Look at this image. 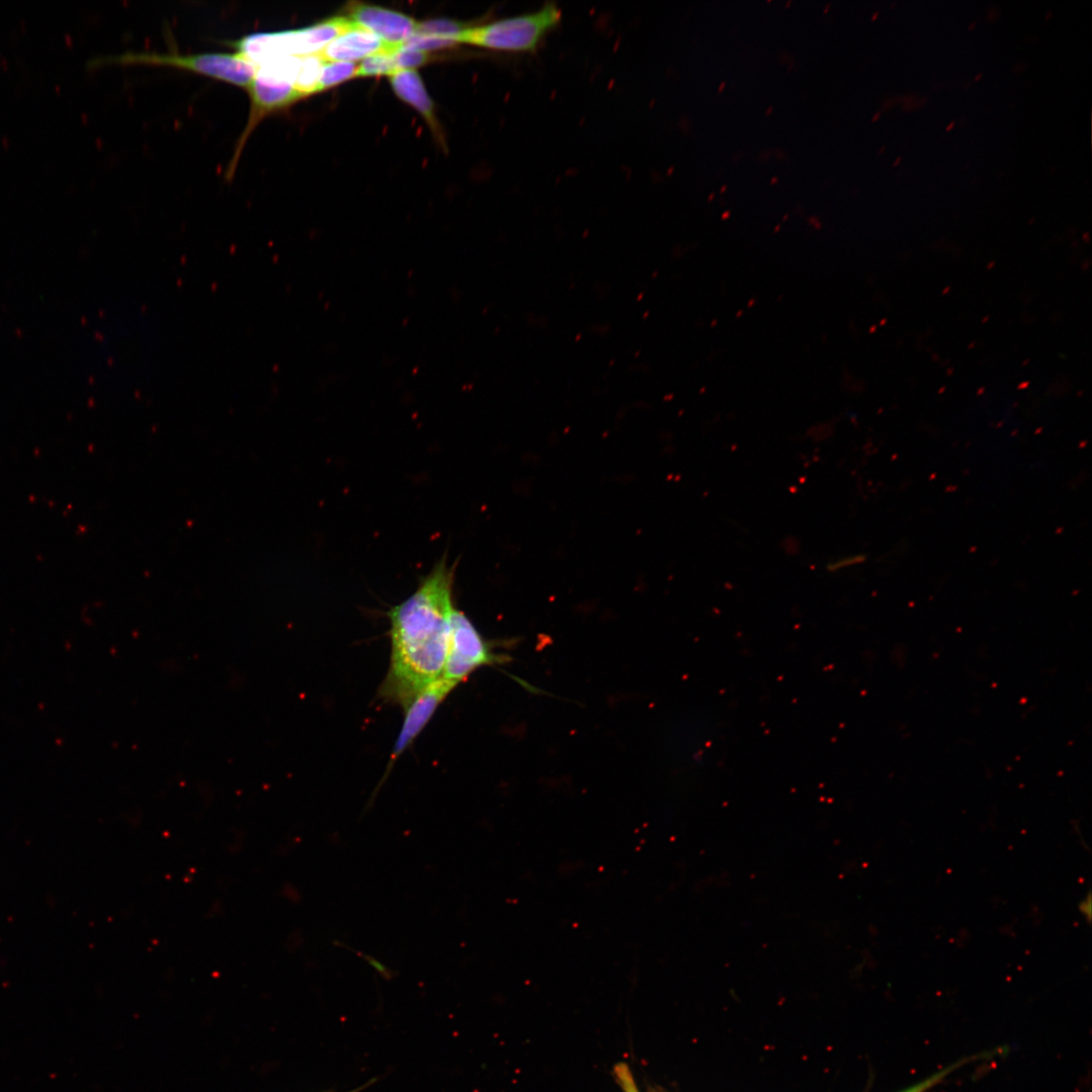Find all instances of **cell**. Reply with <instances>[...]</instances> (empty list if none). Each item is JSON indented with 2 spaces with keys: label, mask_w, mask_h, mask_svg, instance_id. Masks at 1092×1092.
<instances>
[{
  "label": "cell",
  "mask_w": 1092,
  "mask_h": 1092,
  "mask_svg": "<svg viewBox=\"0 0 1092 1092\" xmlns=\"http://www.w3.org/2000/svg\"><path fill=\"white\" fill-rule=\"evenodd\" d=\"M466 27L454 20L438 18L418 22L415 33L450 39L458 43V36Z\"/></svg>",
  "instance_id": "cell-13"
},
{
  "label": "cell",
  "mask_w": 1092,
  "mask_h": 1092,
  "mask_svg": "<svg viewBox=\"0 0 1092 1092\" xmlns=\"http://www.w3.org/2000/svg\"><path fill=\"white\" fill-rule=\"evenodd\" d=\"M393 59L398 71L413 70L426 64L429 61V55L427 52L402 44L394 50Z\"/></svg>",
  "instance_id": "cell-14"
},
{
  "label": "cell",
  "mask_w": 1092,
  "mask_h": 1092,
  "mask_svg": "<svg viewBox=\"0 0 1092 1092\" xmlns=\"http://www.w3.org/2000/svg\"><path fill=\"white\" fill-rule=\"evenodd\" d=\"M725 188H726V185H724V186H723V188L721 189V191H724V189H725Z\"/></svg>",
  "instance_id": "cell-26"
},
{
  "label": "cell",
  "mask_w": 1092,
  "mask_h": 1092,
  "mask_svg": "<svg viewBox=\"0 0 1092 1092\" xmlns=\"http://www.w3.org/2000/svg\"><path fill=\"white\" fill-rule=\"evenodd\" d=\"M347 11L353 23L373 32L392 47L402 46L416 32L418 24L402 13L364 3L352 2Z\"/></svg>",
  "instance_id": "cell-7"
},
{
  "label": "cell",
  "mask_w": 1092,
  "mask_h": 1092,
  "mask_svg": "<svg viewBox=\"0 0 1092 1092\" xmlns=\"http://www.w3.org/2000/svg\"><path fill=\"white\" fill-rule=\"evenodd\" d=\"M353 25L348 17L337 16L294 30L250 33L232 40V46L257 65L275 57L318 54L330 41Z\"/></svg>",
  "instance_id": "cell-3"
},
{
  "label": "cell",
  "mask_w": 1092,
  "mask_h": 1092,
  "mask_svg": "<svg viewBox=\"0 0 1092 1092\" xmlns=\"http://www.w3.org/2000/svg\"><path fill=\"white\" fill-rule=\"evenodd\" d=\"M952 124H953V122H951V123H950V124H949V125H948V126L946 127V129L948 130V129H949V128H950V127L952 126Z\"/></svg>",
  "instance_id": "cell-23"
},
{
  "label": "cell",
  "mask_w": 1092,
  "mask_h": 1092,
  "mask_svg": "<svg viewBox=\"0 0 1092 1092\" xmlns=\"http://www.w3.org/2000/svg\"><path fill=\"white\" fill-rule=\"evenodd\" d=\"M456 686L441 676L419 692L403 707L404 719L392 749L391 761H394L418 737L437 708Z\"/></svg>",
  "instance_id": "cell-6"
},
{
  "label": "cell",
  "mask_w": 1092,
  "mask_h": 1092,
  "mask_svg": "<svg viewBox=\"0 0 1092 1092\" xmlns=\"http://www.w3.org/2000/svg\"><path fill=\"white\" fill-rule=\"evenodd\" d=\"M356 952L358 953L359 957L364 959L370 966H372L384 979H386V980L391 979V977L393 976V973L390 970H388L384 965H382L380 962H378L374 958H372L370 956H367L365 953H361V952H358V951H356Z\"/></svg>",
  "instance_id": "cell-18"
},
{
  "label": "cell",
  "mask_w": 1092,
  "mask_h": 1092,
  "mask_svg": "<svg viewBox=\"0 0 1092 1092\" xmlns=\"http://www.w3.org/2000/svg\"><path fill=\"white\" fill-rule=\"evenodd\" d=\"M323 59L318 54L301 56L300 66L294 83V88L301 95L307 96L317 92Z\"/></svg>",
  "instance_id": "cell-10"
},
{
  "label": "cell",
  "mask_w": 1092,
  "mask_h": 1092,
  "mask_svg": "<svg viewBox=\"0 0 1092 1092\" xmlns=\"http://www.w3.org/2000/svg\"><path fill=\"white\" fill-rule=\"evenodd\" d=\"M771 109H772V107H769V108H768V109L766 110V114H769V112L771 111Z\"/></svg>",
  "instance_id": "cell-22"
},
{
  "label": "cell",
  "mask_w": 1092,
  "mask_h": 1092,
  "mask_svg": "<svg viewBox=\"0 0 1092 1092\" xmlns=\"http://www.w3.org/2000/svg\"><path fill=\"white\" fill-rule=\"evenodd\" d=\"M724 86H725V82L723 81V82L721 83V85L719 86V91H722V90H723V88H724Z\"/></svg>",
  "instance_id": "cell-20"
},
{
  "label": "cell",
  "mask_w": 1092,
  "mask_h": 1092,
  "mask_svg": "<svg viewBox=\"0 0 1092 1092\" xmlns=\"http://www.w3.org/2000/svg\"><path fill=\"white\" fill-rule=\"evenodd\" d=\"M562 19V11L554 2L522 14L472 27H466L458 42L507 53H534Z\"/></svg>",
  "instance_id": "cell-2"
},
{
  "label": "cell",
  "mask_w": 1092,
  "mask_h": 1092,
  "mask_svg": "<svg viewBox=\"0 0 1092 1092\" xmlns=\"http://www.w3.org/2000/svg\"><path fill=\"white\" fill-rule=\"evenodd\" d=\"M877 15H878V12H876L875 15H873V19H875L877 17Z\"/></svg>",
  "instance_id": "cell-25"
},
{
  "label": "cell",
  "mask_w": 1092,
  "mask_h": 1092,
  "mask_svg": "<svg viewBox=\"0 0 1092 1092\" xmlns=\"http://www.w3.org/2000/svg\"><path fill=\"white\" fill-rule=\"evenodd\" d=\"M776 181H778V178L774 177L770 183L774 184Z\"/></svg>",
  "instance_id": "cell-21"
},
{
  "label": "cell",
  "mask_w": 1092,
  "mask_h": 1092,
  "mask_svg": "<svg viewBox=\"0 0 1092 1092\" xmlns=\"http://www.w3.org/2000/svg\"><path fill=\"white\" fill-rule=\"evenodd\" d=\"M614 1073L615 1079L622 1088L623 1092H640L637 1088L631 1070L627 1064H617L614 1068Z\"/></svg>",
  "instance_id": "cell-16"
},
{
  "label": "cell",
  "mask_w": 1092,
  "mask_h": 1092,
  "mask_svg": "<svg viewBox=\"0 0 1092 1092\" xmlns=\"http://www.w3.org/2000/svg\"><path fill=\"white\" fill-rule=\"evenodd\" d=\"M864 560H866L864 555H860V554L850 555V556L842 557V558H839L837 560H834V561L828 563L827 564V569L829 571H837L839 569H842V568H845V567H848V566L859 564V563L863 562Z\"/></svg>",
  "instance_id": "cell-17"
},
{
  "label": "cell",
  "mask_w": 1092,
  "mask_h": 1092,
  "mask_svg": "<svg viewBox=\"0 0 1092 1092\" xmlns=\"http://www.w3.org/2000/svg\"><path fill=\"white\" fill-rule=\"evenodd\" d=\"M963 1064H964V1062H962V1061L957 1063V1064H953V1065H951V1066H949V1067H947V1068H945V1069H943V1070H941L939 1072H936L935 1074L927 1077L926 1079H924V1080H922V1081H920V1082H918V1083H916L914 1085H911V1086H909V1087H907V1088H905V1089H903V1090H901L899 1092H925L928 1089L934 1087L939 1082H941L948 1074H950L956 1068L962 1066Z\"/></svg>",
  "instance_id": "cell-15"
},
{
  "label": "cell",
  "mask_w": 1092,
  "mask_h": 1092,
  "mask_svg": "<svg viewBox=\"0 0 1092 1092\" xmlns=\"http://www.w3.org/2000/svg\"><path fill=\"white\" fill-rule=\"evenodd\" d=\"M105 61L175 66L245 88H248L256 73V66L240 53L125 52L118 56L96 58L90 63Z\"/></svg>",
  "instance_id": "cell-4"
},
{
  "label": "cell",
  "mask_w": 1092,
  "mask_h": 1092,
  "mask_svg": "<svg viewBox=\"0 0 1092 1092\" xmlns=\"http://www.w3.org/2000/svg\"><path fill=\"white\" fill-rule=\"evenodd\" d=\"M397 48L382 51L365 58L362 63L357 66L355 77L389 76L398 71L393 59V52Z\"/></svg>",
  "instance_id": "cell-11"
},
{
  "label": "cell",
  "mask_w": 1092,
  "mask_h": 1092,
  "mask_svg": "<svg viewBox=\"0 0 1092 1092\" xmlns=\"http://www.w3.org/2000/svg\"><path fill=\"white\" fill-rule=\"evenodd\" d=\"M394 48L397 47L385 43L373 32L354 23L350 29L330 41L318 55L324 62L354 63V61Z\"/></svg>",
  "instance_id": "cell-8"
},
{
  "label": "cell",
  "mask_w": 1092,
  "mask_h": 1092,
  "mask_svg": "<svg viewBox=\"0 0 1092 1092\" xmlns=\"http://www.w3.org/2000/svg\"><path fill=\"white\" fill-rule=\"evenodd\" d=\"M357 66L351 62H324L321 70L317 91L336 86L355 78Z\"/></svg>",
  "instance_id": "cell-12"
},
{
  "label": "cell",
  "mask_w": 1092,
  "mask_h": 1092,
  "mask_svg": "<svg viewBox=\"0 0 1092 1092\" xmlns=\"http://www.w3.org/2000/svg\"><path fill=\"white\" fill-rule=\"evenodd\" d=\"M494 648L493 642L484 639L470 619L454 608L442 677L458 685L481 666L503 664L509 660L506 654L495 652Z\"/></svg>",
  "instance_id": "cell-5"
},
{
  "label": "cell",
  "mask_w": 1092,
  "mask_h": 1092,
  "mask_svg": "<svg viewBox=\"0 0 1092 1092\" xmlns=\"http://www.w3.org/2000/svg\"><path fill=\"white\" fill-rule=\"evenodd\" d=\"M878 116H879V112L876 114L875 117H873V119L876 120Z\"/></svg>",
  "instance_id": "cell-24"
},
{
  "label": "cell",
  "mask_w": 1092,
  "mask_h": 1092,
  "mask_svg": "<svg viewBox=\"0 0 1092 1092\" xmlns=\"http://www.w3.org/2000/svg\"><path fill=\"white\" fill-rule=\"evenodd\" d=\"M389 82L398 98L413 106L427 120L432 130L439 133L434 103L419 74L415 70H399L389 75Z\"/></svg>",
  "instance_id": "cell-9"
},
{
  "label": "cell",
  "mask_w": 1092,
  "mask_h": 1092,
  "mask_svg": "<svg viewBox=\"0 0 1092 1092\" xmlns=\"http://www.w3.org/2000/svg\"><path fill=\"white\" fill-rule=\"evenodd\" d=\"M455 566L441 558L417 589L388 613L390 666L381 694L404 707L442 676L453 609Z\"/></svg>",
  "instance_id": "cell-1"
},
{
  "label": "cell",
  "mask_w": 1092,
  "mask_h": 1092,
  "mask_svg": "<svg viewBox=\"0 0 1092 1092\" xmlns=\"http://www.w3.org/2000/svg\"><path fill=\"white\" fill-rule=\"evenodd\" d=\"M376 1081H377V1078L370 1079L369 1081H367L366 1083L360 1085L359 1087H356V1088H354L352 1090L344 1091V1092H362L363 1090H365L366 1088H368L369 1086L374 1084ZM327 1092H335V1091H327Z\"/></svg>",
  "instance_id": "cell-19"
}]
</instances>
